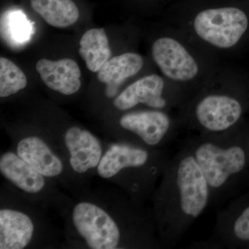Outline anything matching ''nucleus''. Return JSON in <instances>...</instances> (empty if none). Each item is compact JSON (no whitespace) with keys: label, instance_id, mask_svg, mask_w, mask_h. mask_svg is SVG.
<instances>
[{"label":"nucleus","instance_id":"1","mask_svg":"<svg viewBox=\"0 0 249 249\" xmlns=\"http://www.w3.org/2000/svg\"><path fill=\"white\" fill-rule=\"evenodd\" d=\"M70 229L88 249L124 248V229L114 212L106 205L81 199L70 209Z\"/></svg>","mask_w":249,"mask_h":249},{"label":"nucleus","instance_id":"2","mask_svg":"<svg viewBox=\"0 0 249 249\" xmlns=\"http://www.w3.org/2000/svg\"><path fill=\"white\" fill-rule=\"evenodd\" d=\"M211 190L222 188L231 178L240 175L247 167L249 148L240 144L221 146L213 142H203L193 151Z\"/></svg>","mask_w":249,"mask_h":249},{"label":"nucleus","instance_id":"3","mask_svg":"<svg viewBox=\"0 0 249 249\" xmlns=\"http://www.w3.org/2000/svg\"><path fill=\"white\" fill-rule=\"evenodd\" d=\"M175 173V206L185 219H196L209 204L211 188L192 153L178 160Z\"/></svg>","mask_w":249,"mask_h":249},{"label":"nucleus","instance_id":"4","mask_svg":"<svg viewBox=\"0 0 249 249\" xmlns=\"http://www.w3.org/2000/svg\"><path fill=\"white\" fill-rule=\"evenodd\" d=\"M247 15L235 7L201 11L194 21L196 34L202 40L220 49L235 45L248 28Z\"/></svg>","mask_w":249,"mask_h":249},{"label":"nucleus","instance_id":"5","mask_svg":"<svg viewBox=\"0 0 249 249\" xmlns=\"http://www.w3.org/2000/svg\"><path fill=\"white\" fill-rule=\"evenodd\" d=\"M73 173L86 175L97 170L104 150L102 142L88 129L73 125L65 129L58 140Z\"/></svg>","mask_w":249,"mask_h":249},{"label":"nucleus","instance_id":"6","mask_svg":"<svg viewBox=\"0 0 249 249\" xmlns=\"http://www.w3.org/2000/svg\"><path fill=\"white\" fill-rule=\"evenodd\" d=\"M40 224L25 208L3 204L0 209V249L31 248L38 240Z\"/></svg>","mask_w":249,"mask_h":249},{"label":"nucleus","instance_id":"7","mask_svg":"<svg viewBox=\"0 0 249 249\" xmlns=\"http://www.w3.org/2000/svg\"><path fill=\"white\" fill-rule=\"evenodd\" d=\"M0 173L18 191L31 199H45L53 191L49 178L33 168L15 152L1 154Z\"/></svg>","mask_w":249,"mask_h":249},{"label":"nucleus","instance_id":"8","mask_svg":"<svg viewBox=\"0 0 249 249\" xmlns=\"http://www.w3.org/2000/svg\"><path fill=\"white\" fill-rule=\"evenodd\" d=\"M154 60L167 78L178 82L189 81L199 72V67L189 52L178 40L161 37L152 47Z\"/></svg>","mask_w":249,"mask_h":249},{"label":"nucleus","instance_id":"9","mask_svg":"<svg viewBox=\"0 0 249 249\" xmlns=\"http://www.w3.org/2000/svg\"><path fill=\"white\" fill-rule=\"evenodd\" d=\"M15 152L33 168L50 180L65 178L67 163L47 140L37 135L16 140Z\"/></svg>","mask_w":249,"mask_h":249},{"label":"nucleus","instance_id":"10","mask_svg":"<svg viewBox=\"0 0 249 249\" xmlns=\"http://www.w3.org/2000/svg\"><path fill=\"white\" fill-rule=\"evenodd\" d=\"M150 160V152L145 147L114 143L105 151L96 173L104 179L115 180L124 173L129 175L147 167Z\"/></svg>","mask_w":249,"mask_h":249},{"label":"nucleus","instance_id":"11","mask_svg":"<svg viewBox=\"0 0 249 249\" xmlns=\"http://www.w3.org/2000/svg\"><path fill=\"white\" fill-rule=\"evenodd\" d=\"M242 114L241 103L226 95H210L198 103L196 115L206 130L220 132L232 127Z\"/></svg>","mask_w":249,"mask_h":249},{"label":"nucleus","instance_id":"12","mask_svg":"<svg viewBox=\"0 0 249 249\" xmlns=\"http://www.w3.org/2000/svg\"><path fill=\"white\" fill-rule=\"evenodd\" d=\"M119 125L137 136L146 146L160 145L169 132L171 121L165 113L145 110L126 113L119 119Z\"/></svg>","mask_w":249,"mask_h":249},{"label":"nucleus","instance_id":"13","mask_svg":"<svg viewBox=\"0 0 249 249\" xmlns=\"http://www.w3.org/2000/svg\"><path fill=\"white\" fill-rule=\"evenodd\" d=\"M163 89L164 82L161 77L149 75L129 85L114 98L113 105L122 111L129 110L139 104L154 109H163L167 106V101L163 97Z\"/></svg>","mask_w":249,"mask_h":249},{"label":"nucleus","instance_id":"14","mask_svg":"<svg viewBox=\"0 0 249 249\" xmlns=\"http://www.w3.org/2000/svg\"><path fill=\"white\" fill-rule=\"evenodd\" d=\"M36 70L46 86L65 96L78 92L81 87V72L72 59H41L36 64Z\"/></svg>","mask_w":249,"mask_h":249},{"label":"nucleus","instance_id":"15","mask_svg":"<svg viewBox=\"0 0 249 249\" xmlns=\"http://www.w3.org/2000/svg\"><path fill=\"white\" fill-rule=\"evenodd\" d=\"M142 65V55L131 52L109 59L98 72V80L106 85V96L114 97L124 80L135 76Z\"/></svg>","mask_w":249,"mask_h":249},{"label":"nucleus","instance_id":"16","mask_svg":"<svg viewBox=\"0 0 249 249\" xmlns=\"http://www.w3.org/2000/svg\"><path fill=\"white\" fill-rule=\"evenodd\" d=\"M79 54L89 71L98 72L110 59L109 40L103 29L87 31L80 40Z\"/></svg>","mask_w":249,"mask_h":249},{"label":"nucleus","instance_id":"17","mask_svg":"<svg viewBox=\"0 0 249 249\" xmlns=\"http://www.w3.org/2000/svg\"><path fill=\"white\" fill-rule=\"evenodd\" d=\"M33 10L52 27L66 28L79 18V10L72 0H31Z\"/></svg>","mask_w":249,"mask_h":249},{"label":"nucleus","instance_id":"18","mask_svg":"<svg viewBox=\"0 0 249 249\" xmlns=\"http://www.w3.org/2000/svg\"><path fill=\"white\" fill-rule=\"evenodd\" d=\"M32 27L22 12H8L1 19V36L10 43H24L30 39Z\"/></svg>","mask_w":249,"mask_h":249},{"label":"nucleus","instance_id":"19","mask_svg":"<svg viewBox=\"0 0 249 249\" xmlns=\"http://www.w3.org/2000/svg\"><path fill=\"white\" fill-rule=\"evenodd\" d=\"M27 76L9 59L0 58V97L16 94L27 87Z\"/></svg>","mask_w":249,"mask_h":249},{"label":"nucleus","instance_id":"20","mask_svg":"<svg viewBox=\"0 0 249 249\" xmlns=\"http://www.w3.org/2000/svg\"><path fill=\"white\" fill-rule=\"evenodd\" d=\"M232 234L236 240L249 242V205L237 214L232 224Z\"/></svg>","mask_w":249,"mask_h":249},{"label":"nucleus","instance_id":"21","mask_svg":"<svg viewBox=\"0 0 249 249\" xmlns=\"http://www.w3.org/2000/svg\"><path fill=\"white\" fill-rule=\"evenodd\" d=\"M248 148H249V145Z\"/></svg>","mask_w":249,"mask_h":249}]
</instances>
